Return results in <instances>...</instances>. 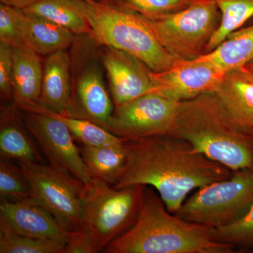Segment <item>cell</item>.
Segmentation results:
<instances>
[{
	"label": "cell",
	"mask_w": 253,
	"mask_h": 253,
	"mask_svg": "<svg viewBox=\"0 0 253 253\" xmlns=\"http://www.w3.org/2000/svg\"><path fill=\"white\" fill-rule=\"evenodd\" d=\"M126 167L115 187L151 186L173 214L191 192L233 174L188 141L170 134L126 141Z\"/></svg>",
	"instance_id": "obj_1"
},
{
	"label": "cell",
	"mask_w": 253,
	"mask_h": 253,
	"mask_svg": "<svg viewBox=\"0 0 253 253\" xmlns=\"http://www.w3.org/2000/svg\"><path fill=\"white\" fill-rule=\"evenodd\" d=\"M104 253H234L214 239L212 231L184 220L166 208L156 190L144 186L135 222Z\"/></svg>",
	"instance_id": "obj_2"
},
{
	"label": "cell",
	"mask_w": 253,
	"mask_h": 253,
	"mask_svg": "<svg viewBox=\"0 0 253 253\" xmlns=\"http://www.w3.org/2000/svg\"><path fill=\"white\" fill-rule=\"evenodd\" d=\"M169 134L233 172L253 171V136L240 129L214 92L179 102Z\"/></svg>",
	"instance_id": "obj_3"
},
{
	"label": "cell",
	"mask_w": 253,
	"mask_h": 253,
	"mask_svg": "<svg viewBox=\"0 0 253 253\" xmlns=\"http://www.w3.org/2000/svg\"><path fill=\"white\" fill-rule=\"evenodd\" d=\"M80 5L90 27L89 36L98 46L132 55L154 72L166 71L180 61L165 49L134 11L96 0H80Z\"/></svg>",
	"instance_id": "obj_4"
},
{
	"label": "cell",
	"mask_w": 253,
	"mask_h": 253,
	"mask_svg": "<svg viewBox=\"0 0 253 253\" xmlns=\"http://www.w3.org/2000/svg\"><path fill=\"white\" fill-rule=\"evenodd\" d=\"M144 185L117 189L92 178L84 186L82 227L91 238L96 253H103L135 222Z\"/></svg>",
	"instance_id": "obj_5"
},
{
	"label": "cell",
	"mask_w": 253,
	"mask_h": 253,
	"mask_svg": "<svg viewBox=\"0 0 253 253\" xmlns=\"http://www.w3.org/2000/svg\"><path fill=\"white\" fill-rule=\"evenodd\" d=\"M136 14L178 61H192L205 54L221 16L214 0H195L187 7L167 14Z\"/></svg>",
	"instance_id": "obj_6"
},
{
	"label": "cell",
	"mask_w": 253,
	"mask_h": 253,
	"mask_svg": "<svg viewBox=\"0 0 253 253\" xmlns=\"http://www.w3.org/2000/svg\"><path fill=\"white\" fill-rule=\"evenodd\" d=\"M253 204V171L246 169L196 190L174 214L189 222L218 229L237 221Z\"/></svg>",
	"instance_id": "obj_7"
},
{
	"label": "cell",
	"mask_w": 253,
	"mask_h": 253,
	"mask_svg": "<svg viewBox=\"0 0 253 253\" xmlns=\"http://www.w3.org/2000/svg\"><path fill=\"white\" fill-rule=\"evenodd\" d=\"M97 44L89 35L76 37L70 54L72 71L71 117L89 120L107 129L115 106L105 85Z\"/></svg>",
	"instance_id": "obj_8"
},
{
	"label": "cell",
	"mask_w": 253,
	"mask_h": 253,
	"mask_svg": "<svg viewBox=\"0 0 253 253\" xmlns=\"http://www.w3.org/2000/svg\"><path fill=\"white\" fill-rule=\"evenodd\" d=\"M32 189V198L66 230L82 227V203L85 184L66 171L43 163H20Z\"/></svg>",
	"instance_id": "obj_9"
},
{
	"label": "cell",
	"mask_w": 253,
	"mask_h": 253,
	"mask_svg": "<svg viewBox=\"0 0 253 253\" xmlns=\"http://www.w3.org/2000/svg\"><path fill=\"white\" fill-rule=\"evenodd\" d=\"M179 102L149 93L115 108L107 129L127 141L169 134Z\"/></svg>",
	"instance_id": "obj_10"
},
{
	"label": "cell",
	"mask_w": 253,
	"mask_h": 253,
	"mask_svg": "<svg viewBox=\"0 0 253 253\" xmlns=\"http://www.w3.org/2000/svg\"><path fill=\"white\" fill-rule=\"evenodd\" d=\"M23 111L21 116L25 126L37 141L49 165L69 172L84 184L90 182L92 177L68 126L46 113L29 110Z\"/></svg>",
	"instance_id": "obj_11"
},
{
	"label": "cell",
	"mask_w": 253,
	"mask_h": 253,
	"mask_svg": "<svg viewBox=\"0 0 253 253\" xmlns=\"http://www.w3.org/2000/svg\"><path fill=\"white\" fill-rule=\"evenodd\" d=\"M225 74L208 63L180 61L166 71H151L153 93L180 102L205 93L214 92Z\"/></svg>",
	"instance_id": "obj_12"
},
{
	"label": "cell",
	"mask_w": 253,
	"mask_h": 253,
	"mask_svg": "<svg viewBox=\"0 0 253 253\" xmlns=\"http://www.w3.org/2000/svg\"><path fill=\"white\" fill-rule=\"evenodd\" d=\"M101 58L109 79L115 108L154 91L151 76L152 71L140 60L121 50L108 46Z\"/></svg>",
	"instance_id": "obj_13"
},
{
	"label": "cell",
	"mask_w": 253,
	"mask_h": 253,
	"mask_svg": "<svg viewBox=\"0 0 253 253\" xmlns=\"http://www.w3.org/2000/svg\"><path fill=\"white\" fill-rule=\"evenodd\" d=\"M0 221L21 235L58 241L66 246L71 233L32 197L22 201L1 200Z\"/></svg>",
	"instance_id": "obj_14"
},
{
	"label": "cell",
	"mask_w": 253,
	"mask_h": 253,
	"mask_svg": "<svg viewBox=\"0 0 253 253\" xmlns=\"http://www.w3.org/2000/svg\"><path fill=\"white\" fill-rule=\"evenodd\" d=\"M72 93L71 56L65 50H60L49 55L44 63L38 104L53 112L69 116Z\"/></svg>",
	"instance_id": "obj_15"
},
{
	"label": "cell",
	"mask_w": 253,
	"mask_h": 253,
	"mask_svg": "<svg viewBox=\"0 0 253 253\" xmlns=\"http://www.w3.org/2000/svg\"><path fill=\"white\" fill-rule=\"evenodd\" d=\"M236 124L253 136V77L246 68L224 75L214 91Z\"/></svg>",
	"instance_id": "obj_16"
},
{
	"label": "cell",
	"mask_w": 253,
	"mask_h": 253,
	"mask_svg": "<svg viewBox=\"0 0 253 253\" xmlns=\"http://www.w3.org/2000/svg\"><path fill=\"white\" fill-rule=\"evenodd\" d=\"M40 54L26 44L12 46V94L18 109L38 104L43 71Z\"/></svg>",
	"instance_id": "obj_17"
},
{
	"label": "cell",
	"mask_w": 253,
	"mask_h": 253,
	"mask_svg": "<svg viewBox=\"0 0 253 253\" xmlns=\"http://www.w3.org/2000/svg\"><path fill=\"white\" fill-rule=\"evenodd\" d=\"M23 44L40 55H50L73 44L76 35L45 18L18 9Z\"/></svg>",
	"instance_id": "obj_18"
},
{
	"label": "cell",
	"mask_w": 253,
	"mask_h": 253,
	"mask_svg": "<svg viewBox=\"0 0 253 253\" xmlns=\"http://www.w3.org/2000/svg\"><path fill=\"white\" fill-rule=\"evenodd\" d=\"M18 116L14 107L1 111L0 125V154L6 159L23 163H43V158L22 118Z\"/></svg>",
	"instance_id": "obj_19"
},
{
	"label": "cell",
	"mask_w": 253,
	"mask_h": 253,
	"mask_svg": "<svg viewBox=\"0 0 253 253\" xmlns=\"http://www.w3.org/2000/svg\"><path fill=\"white\" fill-rule=\"evenodd\" d=\"M194 60L210 63L225 73L244 68L253 61V25L233 32L217 47Z\"/></svg>",
	"instance_id": "obj_20"
},
{
	"label": "cell",
	"mask_w": 253,
	"mask_h": 253,
	"mask_svg": "<svg viewBox=\"0 0 253 253\" xmlns=\"http://www.w3.org/2000/svg\"><path fill=\"white\" fill-rule=\"evenodd\" d=\"M126 141L111 146L83 145L80 148L82 158L91 177L98 178L113 186L118 182L126 163Z\"/></svg>",
	"instance_id": "obj_21"
},
{
	"label": "cell",
	"mask_w": 253,
	"mask_h": 253,
	"mask_svg": "<svg viewBox=\"0 0 253 253\" xmlns=\"http://www.w3.org/2000/svg\"><path fill=\"white\" fill-rule=\"evenodd\" d=\"M72 32L76 36L89 35L90 27L80 0H41L22 9Z\"/></svg>",
	"instance_id": "obj_22"
},
{
	"label": "cell",
	"mask_w": 253,
	"mask_h": 253,
	"mask_svg": "<svg viewBox=\"0 0 253 253\" xmlns=\"http://www.w3.org/2000/svg\"><path fill=\"white\" fill-rule=\"evenodd\" d=\"M20 109L22 111L29 110V111L46 113L53 117L57 118L68 126L74 139L84 146H111V145L123 144L127 141L119 137L106 129V128L89 120L62 116L59 113H54L49 109H45L38 104Z\"/></svg>",
	"instance_id": "obj_23"
},
{
	"label": "cell",
	"mask_w": 253,
	"mask_h": 253,
	"mask_svg": "<svg viewBox=\"0 0 253 253\" xmlns=\"http://www.w3.org/2000/svg\"><path fill=\"white\" fill-rule=\"evenodd\" d=\"M220 11V21L206 52L220 44L233 32L237 31L246 21L253 17V0H214Z\"/></svg>",
	"instance_id": "obj_24"
},
{
	"label": "cell",
	"mask_w": 253,
	"mask_h": 253,
	"mask_svg": "<svg viewBox=\"0 0 253 253\" xmlns=\"http://www.w3.org/2000/svg\"><path fill=\"white\" fill-rule=\"evenodd\" d=\"M66 244L21 235L0 221V253H65Z\"/></svg>",
	"instance_id": "obj_25"
},
{
	"label": "cell",
	"mask_w": 253,
	"mask_h": 253,
	"mask_svg": "<svg viewBox=\"0 0 253 253\" xmlns=\"http://www.w3.org/2000/svg\"><path fill=\"white\" fill-rule=\"evenodd\" d=\"M211 231L219 242L230 245L235 250L253 251V204L237 221Z\"/></svg>",
	"instance_id": "obj_26"
},
{
	"label": "cell",
	"mask_w": 253,
	"mask_h": 253,
	"mask_svg": "<svg viewBox=\"0 0 253 253\" xmlns=\"http://www.w3.org/2000/svg\"><path fill=\"white\" fill-rule=\"evenodd\" d=\"M32 189L20 167L9 159L0 160V196L1 200L22 201L32 197Z\"/></svg>",
	"instance_id": "obj_27"
},
{
	"label": "cell",
	"mask_w": 253,
	"mask_h": 253,
	"mask_svg": "<svg viewBox=\"0 0 253 253\" xmlns=\"http://www.w3.org/2000/svg\"><path fill=\"white\" fill-rule=\"evenodd\" d=\"M195 0H110V4L138 14L154 15L167 14L184 9Z\"/></svg>",
	"instance_id": "obj_28"
},
{
	"label": "cell",
	"mask_w": 253,
	"mask_h": 253,
	"mask_svg": "<svg viewBox=\"0 0 253 253\" xmlns=\"http://www.w3.org/2000/svg\"><path fill=\"white\" fill-rule=\"evenodd\" d=\"M17 8L0 4V42L11 46L23 44Z\"/></svg>",
	"instance_id": "obj_29"
},
{
	"label": "cell",
	"mask_w": 253,
	"mask_h": 253,
	"mask_svg": "<svg viewBox=\"0 0 253 253\" xmlns=\"http://www.w3.org/2000/svg\"><path fill=\"white\" fill-rule=\"evenodd\" d=\"M12 46L0 42V94L1 99H13Z\"/></svg>",
	"instance_id": "obj_30"
},
{
	"label": "cell",
	"mask_w": 253,
	"mask_h": 253,
	"mask_svg": "<svg viewBox=\"0 0 253 253\" xmlns=\"http://www.w3.org/2000/svg\"><path fill=\"white\" fill-rule=\"evenodd\" d=\"M65 253H96V251L91 238L81 228L71 233Z\"/></svg>",
	"instance_id": "obj_31"
},
{
	"label": "cell",
	"mask_w": 253,
	"mask_h": 253,
	"mask_svg": "<svg viewBox=\"0 0 253 253\" xmlns=\"http://www.w3.org/2000/svg\"><path fill=\"white\" fill-rule=\"evenodd\" d=\"M41 0H0L1 4L12 6L20 9H25Z\"/></svg>",
	"instance_id": "obj_32"
},
{
	"label": "cell",
	"mask_w": 253,
	"mask_h": 253,
	"mask_svg": "<svg viewBox=\"0 0 253 253\" xmlns=\"http://www.w3.org/2000/svg\"><path fill=\"white\" fill-rule=\"evenodd\" d=\"M244 68L249 71L250 74L253 77V62L249 63V64L246 65Z\"/></svg>",
	"instance_id": "obj_33"
},
{
	"label": "cell",
	"mask_w": 253,
	"mask_h": 253,
	"mask_svg": "<svg viewBox=\"0 0 253 253\" xmlns=\"http://www.w3.org/2000/svg\"><path fill=\"white\" fill-rule=\"evenodd\" d=\"M98 1H101V2L106 3V4H110V0H96Z\"/></svg>",
	"instance_id": "obj_34"
},
{
	"label": "cell",
	"mask_w": 253,
	"mask_h": 253,
	"mask_svg": "<svg viewBox=\"0 0 253 253\" xmlns=\"http://www.w3.org/2000/svg\"><path fill=\"white\" fill-rule=\"evenodd\" d=\"M84 1H90V0H84Z\"/></svg>",
	"instance_id": "obj_35"
}]
</instances>
